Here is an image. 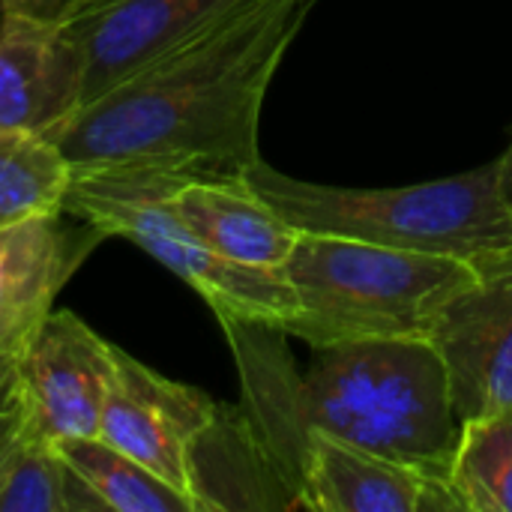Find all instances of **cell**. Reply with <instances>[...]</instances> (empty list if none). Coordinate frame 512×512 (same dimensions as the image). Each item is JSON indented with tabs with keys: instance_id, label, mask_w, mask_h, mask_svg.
Returning <instances> with one entry per match:
<instances>
[{
	"instance_id": "cell-1",
	"label": "cell",
	"mask_w": 512,
	"mask_h": 512,
	"mask_svg": "<svg viewBox=\"0 0 512 512\" xmlns=\"http://www.w3.org/2000/svg\"><path fill=\"white\" fill-rule=\"evenodd\" d=\"M315 0H264L141 66L48 132L75 171L171 165L243 174L264 96Z\"/></svg>"
},
{
	"instance_id": "cell-2",
	"label": "cell",
	"mask_w": 512,
	"mask_h": 512,
	"mask_svg": "<svg viewBox=\"0 0 512 512\" xmlns=\"http://www.w3.org/2000/svg\"><path fill=\"white\" fill-rule=\"evenodd\" d=\"M306 429L447 477L459 417L441 354L426 336L351 339L312 348L297 375Z\"/></svg>"
},
{
	"instance_id": "cell-3",
	"label": "cell",
	"mask_w": 512,
	"mask_h": 512,
	"mask_svg": "<svg viewBox=\"0 0 512 512\" xmlns=\"http://www.w3.org/2000/svg\"><path fill=\"white\" fill-rule=\"evenodd\" d=\"M243 177L291 228L306 234L462 261L512 249V216L501 195L498 159L453 177L390 189L309 183L264 159L249 165Z\"/></svg>"
},
{
	"instance_id": "cell-4",
	"label": "cell",
	"mask_w": 512,
	"mask_h": 512,
	"mask_svg": "<svg viewBox=\"0 0 512 512\" xmlns=\"http://www.w3.org/2000/svg\"><path fill=\"white\" fill-rule=\"evenodd\" d=\"M282 273L297 297L288 336L318 348L387 336L429 339L441 309L477 267L450 255L300 231Z\"/></svg>"
},
{
	"instance_id": "cell-5",
	"label": "cell",
	"mask_w": 512,
	"mask_h": 512,
	"mask_svg": "<svg viewBox=\"0 0 512 512\" xmlns=\"http://www.w3.org/2000/svg\"><path fill=\"white\" fill-rule=\"evenodd\" d=\"M192 177H219L171 165H108L75 171L63 213L108 237H126L180 276L222 321L264 324L288 333L297 297L282 270L249 267L204 246L168 207V192Z\"/></svg>"
},
{
	"instance_id": "cell-6",
	"label": "cell",
	"mask_w": 512,
	"mask_h": 512,
	"mask_svg": "<svg viewBox=\"0 0 512 512\" xmlns=\"http://www.w3.org/2000/svg\"><path fill=\"white\" fill-rule=\"evenodd\" d=\"M474 267L429 330L459 423L512 411V249Z\"/></svg>"
},
{
	"instance_id": "cell-7",
	"label": "cell",
	"mask_w": 512,
	"mask_h": 512,
	"mask_svg": "<svg viewBox=\"0 0 512 512\" xmlns=\"http://www.w3.org/2000/svg\"><path fill=\"white\" fill-rule=\"evenodd\" d=\"M114 363L117 345L75 312H51L12 366L27 429L51 444L96 438Z\"/></svg>"
},
{
	"instance_id": "cell-8",
	"label": "cell",
	"mask_w": 512,
	"mask_h": 512,
	"mask_svg": "<svg viewBox=\"0 0 512 512\" xmlns=\"http://www.w3.org/2000/svg\"><path fill=\"white\" fill-rule=\"evenodd\" d=\"M216 414L219 402L204 390L165 378L117 348L99 438L150 468L195 504L192 453Z\"/></svg>"
},
{
	"instance_id": "cell-9",
	"label": "cell",
	"mask_w": 512,
	"mask_h": 512,
	"mask_svg": "<svg viewBox=\"0 0 512 512\" xmlns=\"http://www.w3.org/2000/svg\"><path fill=\"white\" fill-rule=\"evenodd\" d=\"M264 0H84L69 27L84 51L81 105L186 39Z\"/></svg>"
},
{
	"instance_id": "cell-10",
	"label": "cell",
	"mask_w": 512,
	"mask_h": 512,
	"mask_svg": "<svg viewBox=\"0 0 512 512\" xmlns=\"http://www.w3.org/2000/svg\"><path fill=\"white\" fill-rule=\"evenodd\" d=\"M63 213H42L0 228V357L15 363L48 315L72 273L108 237L96 225Z\"/></svg>"
},
{
	"instance_id": "cell-11",
	"label": "cell",
	"mask_w": 512,
	"mask_h": 512,
	"mask_svg": "<svg viewBox=\"0 0 512 512\" xmlns=\"http://www.w3.org/2000/svg\"><path fill=\"white\" fill-rule=\"evenodd\" d=\"M297 510L462 512L447 477L375 456L309 429L297 471Z\"/></svg>"
},
{
	"instance_id": "cell-12",
	"label": "cell",
	"mask_w": 512,
	"mask_h": 512,
	"mask_svg": "<svg viewBox=\"0 0 512 512\" xmlns=\"http://www.w3.org/2000/svg\"><path fill=\"white\" fill-rule=\"evenodd\" d=\"M84 51L69 21L0 12V129L51 132L81 108Z\"/></svg>"
},
{
	"instance_id": "cell-13",
	"label": "cell",
	"mask_w": 512,
	"mask_h": 512,
	"mask_svg": "<svg viewBox=\"0 0 512 512\" xmlns=\"http://www.w3.org/2000/svg\"><path fill=\"white\" fill-rule=\"evenodd\" d=\"M168 207L204 246L249 267L282 270L300 237L243 174L183 180L168 192Z\"/></svg>"
},
{
	"instance_id": "cell-14",
	"label": "cell",
	"mask_w": 512,
	"mask_h": 512,
	"mask_svg": "<svg viewBox=\"0 0 512 512\" xmlns=\"http://www.w3.org/2000/svg\"><path fill=\"white\" fill-rule=\"evenodd\" d=\"M72 180V162L45 132L0 129V228L42 213H63Z\"/></svg>"
},
{
	"instance_id": "cell-15",
	"label": "cell",
	"mask_w": 512,
	"mask_h": 512,
	"mask_svg": "<svg viewBox=\"0 0 512 512\" xmlns=\"http://www.w3.org/2000/svg\"><path fill=\"white\" fill-rule=\"evenodd\" d=\"M63 462L114 512H198L195 504L150 468L96 438L57 444Z\"/></svg>"
},
{
	"instance_id": "cell-16",
	"label": "cell",
	"mask_w": 512,
	"mask_h": 512,
	"mask_svg": "<svg viewBox=\"0 0 512 512\" xmlns=\"http://www.w3.org/2000/svg\"><path fill=\"white\" fill-rule=\"evenodd\" d=\"M447 480L462 512H512V411L459 426Z\"/></svg>"
},
{
	"instance_id": "cell-17",
	"label": "cell",
	"mask_w": 512,
	"mask_h": 512,
	"mask_svg": "<svg viewBox=\"0 0 512 512\" xmlns=\"http://www.w3.org/2000/svg\"><path fill=\"white\" fill-rule=\"evenodd\" d=\"M69 465L57 444L27 429L9 483L0 495V512H69Z\"/></svg>"
},
{
	"instance_id": "cell-18",
	"label": "cell",
	"mask_w": 512,
	"mask_h": 512,
	"mask_svg": "<svg viewBox=\"0 0 512 512\" xmlns=\"http://www.w3.org/2000/svg\"><path fill=\"white\" fill-rule=\"evenodd\" d=\"M24 435H27V417H24V405H21L18 387H15V399L6 408V414L0 417V495H3V489L9 483V474H12L15 459L21 453Z\"/></svg>"
},
{
	"instance_id": "cell-19",
	"label": "cell",
	"mask_w": 512,
	"mask_h": 512,
	"mask_svg": "<svg viewBox=\"0 0 512 512\" xmlns=\"http://www.w3.org/2000/svg\"><path fill=\"white\" fill-rule=\"evenodd\" d=\"M84 0H0V12L30 15L42 21H69Z\"/></svg>"
},
{
	"instance_id": "cell-20",
	"label": "cell",
	"mask_w": 512,
	"mask_h": 512,
	"mask_svg": "<svg viewBox=\"0 0 512 512\" xmlns=\"http://www.w3.org/2000/svg\"><path fill=\"white\" fill-rule=\"evenodd\" d=\"M498 177H501V195H504L512 216V144L498 156Z\"/></svg>"
},
{
	"instance_id": "cell-21",
	"label": "cell",
	"mask_w": 512,
	"mask_h": 512,
	"mask_svg": "<svg viewBox=\"0 0 512 512\" xmlns=\"http://www.w3.org/2000/svg\"><path fill=\"white\" fill-rule=\"evenodd\" d=\"M12 399H15V369L6 378H0V417L6 414V408L12 405Z\"/></svg>"
},
{
	"instance_id": "cell-22",
	"label": "cell",
	"mask_w": 512,
	"mask_h": 512,
	"mask_svg": "<svg viewBox=\"0 0 512 512\" xmlns=\"http://www.w3.org/2000/svg\"><path fill=\"white\" fill-rule=\"evenodd\" d=\"M12 366H15V363H9V360H3V357H0V378H6V375L12 372Z\"/></svg>"
}]
</instances>
